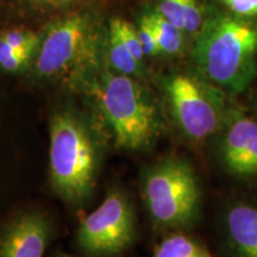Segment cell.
I'll list each match as a JSON object with an SVG mask.
<instances>
[{
	"label": "cell",
	"mask_w": 257,
	"mask_h": 257,
	"mask_svg": "<svg viewBox=\"0 0 257 257\" xmlns=\"http://www.w3.org/2000/svg\"><path fill=\"white\" fill-rule=\"evenodd\" d=\"M195 67L229 95L257 81V21L217 12L204 22L192 49Z\"/></svg>",
	"instance_id": "cell-1"
},
{
	"label": "cell",
	"mask_w": 257,
	"mask_h": 257,
	"mask_svg": "<svg viewBox=\"0 0 257 257\" xmlns=\"http://www.w3.org/2000/svg\"><path fill=\"white\" fill-rule=\"evenodd\" d=\"M49 175L54 191L70 204H81L94 191L100 147L91 125L70 111L50 119Z\"/></svg>",
	"instance_id": "cell-2"
},
{
	"label": "cell",
	"mask_w": 257,
	"mask_h": 257,
	"mask_svg": "<svg viewBox=\"0 0 257 257\" xmlns=\"http://www.w3.org/2000/svg\"><path fill=\"white\" fill-rule=\"evenodd\" d=\"M102 115L110 125L115 146L127 150H147L165 127L155 100L128 75L105 74L96 87Z\"/></svg>",
	"instance_id": "cell-3"
},
{
	"label": "cell",
	"mask_w": 257,
	"mask_h": 257,
	"mask_svg": "<svg viewBox=\"0 0 257 257\" xmlns=\"http://www.w3.org/2000/svg\"><path fill=\"white\" fill-rule=\"evenodd\" d=\"M142 195L150 218L162 229H188L200 217V180L192 163L182 156L153 163L143 174Z\"/></svg>",
	"instance_id": "cell-4"
},
{
	"label": "cell",
	"mask_w": 257,
	"mask_h": 257,
	"mask_svg": "<svg viewBox=\"0 0 257 257\" xmlns=\"http://www.w3.org/2000/svg\"><path fill=\"white\" fill-rule=\"evenodd\" d=\"M163 91L175 126L193 142L212 140L223 125L230 100L197 69L179 72L163 80Z\"/></svg>",
	"instance_id": "cell-5"
},
{
	"label": "cell",
	"mask_w": 257,
	"mask_h": 257,
	"mask_svg": "<svg viewBox=\"0 0 257 257\" xmlns=\"http://www.w3.org/2000/svg\"><path fill=\"white\" fill-rule=\"evenodd\" d=\"M98 43L91 22L74 16L53 25L38 49L36 74L44 79L85 75L95 69Z\"/></svg>",
	"instance_id": "cell-6"
},
{
	"label": "cell",
	"mask_w": 257,
	"mask_h": 257,
	"mask_svg": "<svg viewBox=\"0 0 257 257\" xmlns=\"http://www.w3.org/2000/svg\"><path fill=\"white\" fill-rule=\"evenodd\" d=\"M135 213L126 195L118 189L107 193L105 200L80 224L76 242L89 257H113L134 243Z\"/></svg>",
	"instance_id": "cell-7"
},
{
	"label": "cell",
	"mask_w": 257,
	"mask_h": 257,
	"mask_svg": "<svg viewBox=\"0 0 257 257\" xmlns=\"http://www.w3.org/2000/svg\"><path fill=\"white\" fill-rule=\"evenodd\" d=\"M218 165L226 175L257 180V115L231 99L220 130L212 138Z\"/></svg>",
	"instance_id": "cell-8"
},
{
	"label": "cell",
	"mask_w": 257,
	"mask_h": 257,
	"mask_svg": "<svg viewBox=\"0 0 257 257\" xmlns=\"http://www.w3.org/2000/svg\"><path fill=\"white\" fill-rule=\"evenodd\" d=\"M50 231L49 221L43 214H18L0 229V257H43Z\"/></svg>",
	"instance_id": "cell-9"
},
{
	"label": "cell",
	"mask_w": 257,
	"mask_h": 257,
	"mask_svg": "<svg viewBox=\"0 0 257 257\" xmlns=\"http://www.w3.org/2000/svg\"><path fill=\"white\" fill-rule=\"evenodd\" d=\"M224 244L230 257H257V198H237L221 214Z\"/></svg>",
	"instance_id": "cell-10"
},
{
	"label": "cell",
	"mask_w": 257,
	"mask_h": 257,
	"mask_svg": "<svg viewBox=\"0 0 257 257\" xmlns=\"http://www.w3.org/2000/svg\"><path fill=\"white\" fill-rule=\"evenodd\" d=\"M152 257H214L210 250L194 237L175 232L156 246Z\"/></svg>",
	"instance_id": "cell-11"
},
{
	"label": "cell",
	"mask_w": 257,
	"mask_h": 257,
	"mask_svg": "<svg viewBox=\"0 0 257 257\" xmlns=\"http://www.w3.org/2000/svg\"><path fill=\"white\" fill-rule=\"evenodd\" d=\"M159 43L160 50L166 55H176L184 47V31L163 17L161 12L153 11L146 16Z\"/></svg>",
	"instance_id": "cell-12"
},
{
	"label": "cell",
	"mask_w": 257,
	"mask_h": 257,
	"mask_svg": "<svg viewBox=\"0 0 257 257\" xmlns=\"http://www.w3.org/2000/svg\"><path fill=\"white\" fill-rule=\"evenodd\" d=\"M108 60L117 73L128 76L140 73V62L130 53L119 35L112 29L108 40Z\"/></svg>",
	"instance_id": "cell-13"
},
{
	"label": "cell",
	"mask_w": 257,
	"mask_h": 257,
	"mask_svg": "<svg viewBox=\"0 0 257 257\" xmlns=\"http://www.w3.org/2000/svg\"><path fill=\"white\" fill-rule=\"evenodd\" d=\"M31 51L21 50L10 46L0 37V68L5 72L16 73L25 68L32 57Z\"/></svg>",
	"instance_id": "cell-14"
},
{
	"label": "cell",
	"mask_w": 257,
	"mask_h": 257,
	"mask_svg": "<svg viewBox=\"0 0 257 257\" xmlns=\"http://www.w3.org/2000/svg\"><path fill=\"white\" fill-rule=\"evenodd\" d=\"M111 29L119 35V37L123 40L125 46L127 47V49L130 50V53L133 54L135 59L140 63L142 62L144 59V53L136 29L130 23H127L126 21H123V19L119 18L113 19L111 22Z\"/></svg>",
	"instance_id": "cell-15"
},
{
	"label": "cell",
	"mask_w": 257,
	"mask_h": 257,
	"mask_svg": "<svg viewBox=\"0 0 257 257\" xmlns=\"http://www.w3.org/2000/svg\"><path fill=\"white\" fill-rule=\"evenodd\" d=\"M6 43L21 50H27L34 53L40 46V37L36 34L27 30H12L6 32L2 36Z\"/></svg>",
	"instance_id": "cell-16"
},
{
	"label": "cell",
	"mask_w": 257,
	"mask_h": 257,
	"mask_svg": "<svg viewBox=\"0 0 257 257\" xmlns=\"http://www.w3.org/2000/svg\"><path fill=\"white\" fill-rule=\"evenodd\" d=\"M159 11L181 31H185L184 0H159Z\"/></svg>",
	"instance_id": "cell-17"
},
{
	"label": "cell",
	"mask_w": 257,
	"mask_h": 257,
	"mask_svg": "<svg viewBox=\"0 0 257 257\" xmlns=\"http://www.w3.org/2000/svg\"><path fill=\"white\" fill-rule=\"evenodd\" d=\"M185 31L191 35H198L204 24L202 12L198 0H184Z\"/></svg>",
	"instance_id": "cell-18"
},
{
	"label": "cell",
	"mask_w": 257,
	"mask_h": 257,
	"mask_svg": "<svg viewBox=\"0 0 257 257\" xmlns=\"http://www.w3.org/2000/svg\"><path fill=\"white\" fill-rule=\"evenodd\" d=\"M138 37H140L141 44H142V49L144 56H155L157 54H161L159 43L154 34L152 27H150L149 22L146 18V16L142 18L138 28Z\"/></svg>",
	"instance_id": "cell-19"
},
{
	"label": "cell",
	"mask_w": 257,
	"mask_h": 257,
	"mask_svg": "<svg viewBox=\"0 0 257 257\" xmlns=\"http://www.w3.org/2000/svg\"><path fill=\"white\" fill-rule=\"evenodd\" d=\"M231 12L242 17L257 16V0H220Z\"/></svg>",
	"instance_id": "cell-20"
},
{
	"label": "cell",
	"mask_w": 257,
	"mask_h": 257,
	"mask_svg": "<svg viewBox=\"0 0 257 257\" xmlns=\"http://www.w3.org/2000/svg\"><path fill=\"white\" fill-rule=\"evenodd\" d=\"M250 110L257 115V87L255 89V92H253V96L251 99V108H250Z\"/></svg>",
	"instance_id": "cell-21"
},
{
	"label": "cell",
	"mask_w": 257,
	"mask_h": 257,
	"mask_svg": "<svg viewBox=\"0 0 257 257\" xmlns=\"http://www.w3.org/2000/svg\"><path fill=\"white\" fill-rule=\"evenodd\" d=\"M57 257H74V256H69V255H63V253H62V255H59V256H57Z\"/></svg>",
	"instance_id": "cell-22"
}]
</instances>
